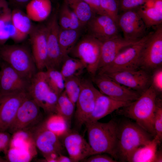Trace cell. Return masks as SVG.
<instances>
[{"instance_id": "20", "label": "cell", "mask_w": 162, "mask_h": 162, "mask_svg": "<svg viewBox=\"0 0 162 162\" xmlns=\"http://www.w3.org/2000/svg\"><path fill=\"white\" fill-rule=\"evenodd\" d=\"M131 103L113 99L99 91L94 109L85 124L98 121L114 111L128 106Z\"/></svg>"}, {"instance_id": "21", "label": "cell", "mask_w": 162, "mask_h": 162, "mask_svg": "<svg viewBox=\"0 0 162 162\" xmlns=\"http://www.w3.org/2000/svg\"><path fill=\"white\" fill-rule=\"evenodd\" d=\"M52 91L47 83L45 71H38L31 80L27 92L31 98L43 109Z\"/></svg>"}, {"instance_id": "30", "label": "cell", "mask_w": 162, "mask_h": 162, "mask_svg": "<svg viewBox=\"0 0 162 162\" xmlns=\"http://www.w3.org/2000/svg\"><path fill=\"white\" fill-rule=\"evenodd\" d=\"M12 22L16 29L27 37L29 35L34 26L32 20L21 9L14 8L11 10Z\"/></svg>"}, {"instance_id": "4", "label": "cell", "mask_w": 162, "mask_h": 162, "mask_svg": "<svg viewBox=\"0 0 162 162\" xmlns=\"http://www.w3.org/2000/svg\"><path fill=\"white\" fill-rule=\"evenodd\" d=\"M0 59L30 81L38 71L31 51L23 45L0 46Z\"/></svg>"}, {"instance_id": "42", "label": "cell", "mask_w": 162, "mask_h": 162, "mask_svg": "<svg viewBox=\"0 0 162 162\" xmlns=\"http://www.w3.org/2000/svg\"><path fill=\"white\" fill-rule=\"evenodd\" d=\"M82 161L86 162H117L111 156L103 154L92 155Z\"/></svg>"}, {"instance_id": "47", "label": "cell", "mask_w": 162, "mask_h": 162, "mask_svg": "<svg viewBox=\"0 0 162 162\" xmlns=\"http://www.w3.org/2000/svg\"><path fill=\"white\" fill-rule=\"evenodd\" d=\"M7 0H0V19L10 8Z\"/></svg>"}, {"instance_id": "26", "label": "cell", "mask_w": 162, "mask_h": 162, "mask_svg": "<svg viewBox=\"0 0 162 162\" xmlns=\"http://www.w3.org/2000/svg\"><path fill=\"white\" fill-rule=\"evenodd\" d=\"M63 1L76 14L84 27L96 15L84 0Z\"/></svg>"}, {"instance_id": "50", "label": "cell", "mask_w": 162, "mask_h": 162, "mask_svg": "<svg viewBox=\"0 0 162 162\" xmlns=\"http://www.w3.org/2000/svg\"><path fill=\"white\" fill-rule=\"evenodd\" d=\"M7 160L5 158H4L0 156V162H7Z\"/></svg>"}, {"instance_id": "17", "label": "cell", "mask_w": 162, "mask_h": 162, "mask_svg": "<svg viewBox=\"0 0 162 162\" xmlns=\"http://www.w3.org/2000/svg\"><path fill=\"white\" fill-rule=\"evenodd\" d=\"M86 26L88 34L102 42L120 37L117 23L106 15H96Z\"/></svg>"}, {"instance_id": "52", "label": "cell", "mask_w": 162, "mask_h": 162, "mask_svg": "<svg viewBox=\"0 0 162 162\" xmlns=\"http://www.w3.org/2000/svg\"><path fill=\"white\" fill-rule=\"evenodd\" d=\"M51 1H52V0H50Z\"/></svg>"}, {"instance_id": "28", "label": "cell", "mask_w": 162, "mask_h": 162, "mask_svg": "<svg viewBox=\"0 0 162 162\" xmlns=\"http://www.w3.org/2000/svg\"><path fill=\"white\" fill-rule=\"evenodd\" d=\"M84 69L85 65L80 60L68 55L64 58L60 70L65 80L74 76H80Z\"/></svg>"}, {"instance_id": "18", "label": "cell", "mask_w": 162, "mask_h": 162, "mask_svg": "<svg viewBox=\"0 0 162 162\" xmlns=\"http://www.w3.org/2000/svg\"><path fill=\"white\" fill-rule=\"evenodd\" d=\"M31 52L38 71L46 68L48 58L45 25L34 26L29 35Z\"/></svg>"}, {"instance_id": "16", "label": "cell", "mask_w": 162, "mask_h": 162, "mask_svg": "<svg viewBox=\"0 0 162 162\" xmlns=\"http://www.w3.org/2000/svg\"><path fill=\"white\" fill-rule=\"evenodd\" d=\"M27 92L0 96V131H7L12 124Z\"/></svg>"}, {"instance_id": "45", "label": "cell", "mask_w": 162, "mask_h": 162, "mask_svg": "<svg viewBox=\"0 0 162 162\" xmlns=\"http://www.w3.org/2000/svg\"><path fill=\"white\" fill-rule=\"evenodd\" d=\"M70 28L81 30L84 27L76 14L70 9L69 11Z\"/></svg>"}, {"instance_id": "38", "label": "cell", "mask_w": 162, "mask_h": 162, "mask_svg": "<svg viewBox=\"0 0 162 162\" xmlns=\"http://www.w3.org/2000/svg\"><path fill=\"white\" fill-rule=\"evenodd\" d=\"M155 136L154 138L160 142L162 139V105L161 100L157 98L154 120Z\"/></svg>"}, {"instance_id": "19", "label": "cell", "mask_w": 162, "mask_h": 162, "mask_svg": "<svg viewBox=\"0 0 162 162\" xmlns=\"http://www.w3.org/2000/svg\"><path fill=\"white\" fill-rule=\"evenodd\" d=\"M62 137L63 145L73 162L82 161L94 154L88 142L77 132L70 130Z\"/></svg>"}, {"instance_id": "24", "label": "cell", "mask_w": 162, "mask_h": 162, "mask_svg": "<svg viewBox=\"0 0 162 162\" xmlns=\"http://www.w3.org/2000/svg\"><path fill=\"white\" fill-rule=\"evenodd\" d=\"M160 142L154 138L134 150L126 160L128 162H154L158 146Z\"/></svg>"}, {"instance_id": "9", "label": "cell", "mask_w": 162, "mask_h": 162, "mask_svg": "<svg viewBox=\"0 0 162 162\" xmlns=\"http://www.w3.org/2000/svg\"><path fill=\"white\" fill-rule=\"evenodd\" d=\"M58 10H56L50 17L46 24V40L48 58L46 69H60L64 58L58 41L60 27L58 18Z\"/></svg>"}, {"instance_id": "6", "label": "cell", "mask_w": 162, "mask_h": 162, "mask_svg": "<svg viewBox=\"0 0 162 162\" xmlns=\"http://www.w3.org/2000/svg\"><path fill=\"white\" fill-rule=\"evenodd\" d=\"M121 51L112 62L99 69L97 74H106L140 68V58L142 50L150 34Z\"/></svg>"}, {"instance_id": "10", "label": "cell", "mask_w": 162, "mask_h": 162, "mask_svg": "<svg viewBox=\"0 0 162 162\" xmlns=\"http://www.w3.org/2000/svg\"><path fill=\"white\" fill-rule=\"evenodd\" d=\"M92 78L100 93L113 99L132 102L137 100L141 94L120 84L104 74H97Z\"/></svg>"}, {"instance_id": "46", "label": "cell", "mask_w": 162, "mask_h": 162, "mask_svg": "<svg viewBox=\"0 0 162 162\" xmlns=\"http://www.w3.org/2000/svg\"><path fill=\"white\" fill-rule=\"evenodd\" d=\"M31 0H7L9 5L12 6L14 8L21 9L26 7L27 4Z\"/></svg>"}, {"instance_id": "7", "label": "cell", "mask_w": 162, "mask_h": 162, "mask_svg": "<svg viewBox=\"0 0 162 162\" xmlns=\"http://www.w3.org/2000/svg\"><path fill=\"white\" fill-rule=\"evenodd\" d=\"M146 41L140 56V68L149 72L162 63V26H156Z\"/></svg>"}, {"instance_id": "36", "label": "cell", "mask_w": 162, "mask_h": 162, "mask_svg": "<svg viewBox=\"0 0 162 162\" xmlns=\"http://www.w3.org/2000/svg\"><path fill=\"white\" fill-rule=\"evenodd\" d=\"M81 80L80 76H74L64 80V91L75 105L81 91Z\"/></svg>"}, {"instance_id": "12", "label": "cell", "mask_w": 162, "mask_h": 162, "mask_svg": "<svg viewBox=\"0 0 162 162\" xmlns=\"http://www.w3.org/2000/svg\"><path fill=\"white\" fill-rule=\"evenodd\" d=\"M117 24L126 40L136 42L146 35L147 28L137 9L121 12Z\"/></svg>"}, {"instance_id": "33", "label": "cell", "mask_w": 162, "mask_h": 162, "mask_svg": "<svg viewBox=\"0 0 162 162\" xmlns=\"http://www.w3.org/2000/svg\"><path fill=\"white\" fill-rule=\"evenodd\" d=\"M11 14L10 9L0 19V46L4 44L9 39L13 38L17 32L12 23Z\"/></svg>"}, {"instance_id": "8", "label": "cell", "mask_w": 162, "mask_h": 162, "mask_svg": "<svg viewBox=\"0 0 162 162\" xmlns=\"http://www.w3.org/2000/svg\"><path fill=\"white\" fill-rule=\"evenodd\" d=\"M40 109L28 94L20 105L7 131L12 134L19 130H29L40 123L43 116Z\"/></svg>"}, {"instance_id": "51", "label": "cell", "mask_w": 162, "mask_h": 162, "mask_svg": "<svg viewBox=\"0 0 162 162\" xmlns=\"http://www.w3.org/2000/svg\"><path fill=\"white\" fill-rule=\"evenodd\" d=\"M1 62V60L0 59V63Z\"/></svg>"}, {"instance_id": "32", "label": "cell", "mask_w": 162, "mask_h": 162, "mask_svg": "<svg viewBox=\"0 0 162 162\" xmlns=\"http://www.w3.org/2000/svg\"><path fill=\"white\" fill-rule=\"evenodd\" d=\"M75 106L64 90L58 96L55 113L62 116L70 125Z\"/></svg>"}, {"instance_id": "37", "label": "cell", "mask_w": 162, "mask_h": 162, "mask_svg": "<svg viewBox=\"0 0 162 162\" xmlns=\"http://www.w3.org/2000/svg\"><path fill=\"white\" fill-rule=\"evenodd\" d=\"M100 1L102 8L106 14L112 18L117 23L119 11V0H100Z\"/></svg>"}, {"instance_id": "2", "label": "cell", "mask_w": 162, "mask_h": 162, "mask_svg": "<svg viewBox=\"0 0 162 162\" xmlns=\"http://www.w3.org/2000/svg\"><path fill=\"white\" fill-rule=\"evenodd\" d=\"M118 124L113 119L107 122L98 121L85 124L88 143L94 154H107L117 161Z\"/></svg>"}, {"instance_id": "23", "label": "cell", "mask_w": 162, "mask_h": 162, "mask_svg": "<svg viewBox=\"0 0 162 162\" xmlns=\"http://www.w3.org/2000/svg\"><path fill=\"white\" fill-rule=\"evenodd\" d=\"M26 13L32 21L41 22L48 17L52 11L50 0H31L26 6Z\"/></svg>"}, {"instance_id": "11", "label": "cell", "mask_w": 162, "mask_h": 162, "mask_svg": "<svg viewBox=\"0 0 162 162\" xmlns=\"http://www.w3.org/2000/svg\"><path fill=\"white\" fill-rule=\"evenodd\" d=\"M99 92L91 81L82 79L81 91L75 104V117L78 128L85 124L91 114Z\"/></svg>"}, {"instance_id": "5", "label": "cell", "mask_w": 162, "mask_h": 162, "mask_svg": "<svg viewBox=\"0 0 162 162\" xmlns=\"http://www.w3.org/2000/svg\"><path fill=\"white\" fill-rule=\"evenodd\" d=\"M102 43L88 34L78 40L69 53L84 63L86 70L92 77L98 71Z\"/></svg>"}, {"instance_id": "31", "label": "cell", "mask_w": 162, "mask_h": 162, "mask_svg": "<svg viewBox=\"0 0 162 162\" xmlns=\"http://www.w3.org/2000/svg\"><path fill=\"white\" fill-rule=\"evenodd\" d=\"M42 122L46 128L58 137L63 136L70 130V125L67 122L62 116L56 113L50 114Z\"/></svg>"}, {"instance_id": "39", "label": "cell", "mask_w": 162, "mask_h": 162, "mask_svg": "<svg viewBox=\"0 0 162 162\" xmlns=\"http://www.w3.org/2000/svg\"><path fill=\"white\" fill-rule=\"evenodd\" d=\"M70 10L69 7L63 2L59 10H58V22L61 28H70Z\"/></svg>"}, {"instance_id": "15", "label": "cell", "mask_w": 162, "mask_h": 162, "mask_svg": "<svg viewBox=\"0 0 162 162\" xmlns=\"http://www.w3.org/2000/svg\"><path fill=\"white\" fill-rule=\"evenodd\" d=\"M42 122L29 130L36 147L44 156L52 153H61L64 146L59 137L46 128Z\"/></svg>"}, {"instance_id": "49", "label": "cell", "mask_w": 162, "mask_h": 162, "mask_svg": "<svg viewBox=\"0 0 162 162\" xmlns=\"http://www.w3.org/2000/svg\"><path fill=\"white\" fill-rule=\"evenodd\" d=\"M162 162V152L161 149L157 150L154 162Z\"/></svg>"}, {"instance_id": "34", "label": "cell", "mask_w": 162, "mask_h": 162, "mask_svg": "<svg viewBox=\"0 0 162 162\" xmlns=\"http://www.w3.org/2000/svg\"><path fill=\"white\" fill-rule=\"evenodd\" d=\"M45 71L46 81L49 87L59 96L64 89V79L60 71L54 69H49Z\"/></svg>"}, {"instance_id": "41", "label": "cell", "mask_w": 162, "mask_h": 162, "mask_svg": "<svg viewBox=\"0 0 162 162\" xmlns=\"http://www.w3.org/2000/svg\"><path fill=\"white\" fill-rule=\"evenodd\" d=\"M151 76V85L157 94L162 92V68L159 67L153 70Z\"/></svg>"}, {"instance_id": "48", "label": "cell", "mask_w": 162, "mask_h": 162, "mask_svg": "<svg viewBox=\"0 0 162 162\" xmlns=\"http://www.w3.org/2000/svg\"><path fill=\"white\" fill-rule=\"evenodd\" d=\"M57 162H73L71 159L69 158L64 156L61 153L59 154L57 159Z\"/></svg>"}, {"instance_id": "44", "label": "cell", "mask_w": 162, "mask_h": 162, "mask_svg": "<svg viewBox=\"0 0 162 162\" xmlns=\"http://www.w3.org/2000/svg\"><path fill=\"white\" fill-rule=\"evenodd\" d=\"M84 0L95 14L106 15L102 8L100 0Z\"/></svg>"}, {"instance_id": "25", "label": "cell", "mask_w": 162, "mask_h": 162, "mask_svg": "<svg viewBox=\"0 0 162 162\" xmlns=\"http://www.w3.org/2000/svg\"><path fill=\"white\" fill-rule=\"evenodd\" d=\"M81 30L70 28L63 29L60 28L58 41L64 58L69 55L78 41L80 35Z\"/></svg>"}, {"instance_id": "35", "label": "cell", "mask_w": 162, "mask_h": 162, "mask_svg": "<svg viewBox=\"0 0 162 162\" xmlns=\"http://www.w3.org/2000/svg\"><path fill=\"white\" fill-rule=\"evenodd\" d=\"M36 154L37 152L28 149L9 148L5 154V159L7 162H27L31 161Z\"/></svg>"}, {"instance_id": "40", "label": "cell", "mask_w": 162, "mask_h": 162, "mask_svg": "<svg viewBox=\"0 0 162 162\" xmlns=\"http://www.w3.org/2000/svg\"><path fill=\"white\" fill-rule=\"evenodd\" d=\"M148 0H119V11L136 9L143 5Z\"/></svg>"}, {"instance_id": "14", "label": "cell", "mask_w": 162, "mask_h": 162, "mask_svg": "<svg viewBox=\"0 0 162 162\" xmlns=\"http://www.w3.org/2000/svg\"><path fill=\"white\" fill-rule=\"evenodd\" d=\"M30 81L22 76L6 63H0V96L27 92Z\"/></svg>"}, {"instance_id": "43", "label": "cell", "mask_w": 162, "mask_h": 162, "mask_svg": "<svg viewBox=\"0 0 162 162\" xmlns=\"http://www.w3.org/2000/svg\"><path fill=\"white\" fill-rule=\"evenodd\" d=\"M11 135L7 131H0V153L5 154L9 147Z\"/></svg>"}, {"instance_id": "27", "label": "cell", "mask_w": 162, "mask_h": 162, "mask_svg": "<svg viewBox=\"0 0 162 162\" xmlns=\"http://www.w3.org/2000/svg\"><path fill=\"white\" fill-rule=\"evenodd\" d=\"M9 148H19L36 151L33 138L29 130L17 131L11 135Z\"/></svg>"}, {"instance_id": "3", "label": "cell", "mask_w": 162, "mask_h": 162, "mask_svg": "<svg viewBox=\"0 0 162 162\" xmlns=\"http://www.w3.org/2000/svg\"><path fill=\"white\" fill-rule=\"evenodd\" d=\"M117 138V159L125 162L134 150L154 137L135 122L124 120L118 122Z\"/></svg>"}, {"instance_id": "1", "label": "cell", "mask_w": 162, "mask_h": 162, "mask_svg": "<svg viewBox=\"0 0 162 162\" xmlns=\"http://www.w3.org/2000/svg\"><path fill=\"white\" fill-rule=\"evenodd\" d=\"M157 94L151 85L137 100L122 108L118 112L119 114L134 120L154 138L155 136L154 120Z\"/></svg>"}, {"instance_id": "29", "label": "cell", "mask_w": 162, "mask_h": 162, "mask_svg": "<svg viewBox=\"0 0 162 162\" xmlns=\"http://www.w3.org/2000/svg\"><path fill=\"white\" fill-rule=\"evenodd\" d=\"M137 9L147 28L162 24V11L146 3Z\"/></svg>"}, {"instance_id": "22", "label": "cell", "mask_w": 162, "mask_h": 162, "mask_svg": "<svg viewBox=\"0 0 162 162\" xmlns=\"http://www.w3.org/2000/svg\"><path fill=\"white\" fill-rule=\"evenodd\" d=\"M136 42L119 37L102 42L98 70L110 64L121 51Z\"/></svg>"}, {"instance_id": "13", "label": "cell", "mask_w": 162, "mask_h": 162, "mask_svg": "<svg viewBox=\"0 0 162 162\" xmlns=\"http://www.w3.org/2000/svg\"><path fill=\"white\" fill-rule=\"evenodd\" d=\"M102 74L140 94L151 85V76L149 72L141 68Z\"/></svg>"}]
</instances>
